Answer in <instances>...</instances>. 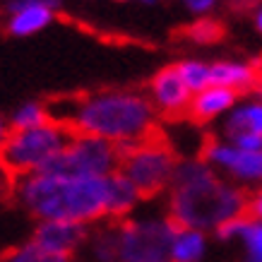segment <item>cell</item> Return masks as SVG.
I'll use <instances>...</instances> for the list:
<instances>
[{
  "mask_svg": "<svg viewBox=\"0 0 262 262\" xmlns=\"http://www.w3.org/2000/svg\"><path fill=\"white\" fill-rule=\"evenodd\" d=\"M65 140H72L56 123L39 127H12L0 142V166L8 173L10 183L29 173H36L51 157L65 149Z\"/></svg>",
  "mask_w": 262,
  "mask_h": 262,
  "instance_id": "5",
  "label": "cell"
},
{
  "mask_svg": "<svg viewBox=\"0 0 262 262\" xmlns=\"http://www.w3.org/2000/svg\"><path fill=\"white\" fill-rule=\"evenodd\" d=\"M238 149H246V151H262V135L257 133H246V135H238L233 137Z\"/></svg>",
  "mask_w": 262,
  "mask_h": 262,
  "instance_id": "22",
  "label": "cell"
},
{
  "mask_svg": "<svg viewBox=\"0 0 262 262\" xmlns=\"http://www.w3.org/2000/svg\"><path fill=\"white\" fill-rule=\"evenodd\" d=\"M10 10L15 12L12 22H10V32L17 36H27L43 29L51 22V5H46V0H17L10 5Z\"/></svg>",
  "mask_w": 262,
  "mask_h": 262,
  "instance_id": "11",
  "label": "cell"
},
{
  "mask_svg": "<svg viewBox=\"0 0 262 262\" xmlns=\"http://www.w3.org/2000/svg\"><path fill=\"white\" fill-rule=\"evenodd\" d=\"M0 135H3V125H0Z\"/></svg>",
  "mask_w": 262,
  "mask_h": 262,
  "instance_id": "27",
  "label": "cell"
},
{
  "mask_svg": "<svg viewBox=\"0 0 262 262\" xmlns=\"http://www.w3.org/2000/svg\"><path fill=\"white\" fill-rule=\"evenodd\" d=\"M178 72H181L185 87L190 92H205L209 84H212V77H209V68H205L202 63H181L178 65Z\"/></svg>",
  "mask_w": 262,
  "mask_h": 262,
  "instance_id": "18",
  "label": "cell"
},
{
  "mask_svg": "<svg viewBox=\"0 0 262 262\" xmlns=\"http://www.w3.org/2000/svg\"><path fill=\"white\" fill-rule=\"evenodd\" d=\"M120 260L123 262H166L178 231L166 222H118Z\"/></svg>",
  "mask_w": 262,
  "mask_h": 262,
  "instance_id": "7",
  "label": "cell"
},
{
  "mask_svg": "<svg viewBox=\"0 0 262 262\" xmlns=\"http://www.w3.org/2000/svg\"><path fill=\"white\" fill-rule=\"evenodd\" d=\"M185 5L192 10V12H205L214 5V0H185Z\"/></svg>",
  "mask_w": 262,
  "mask_h": 262,
  "instance_id": "23",
  "label": "cell"
},
{
  "mask_svg": "<svg viewBox=\"0 0 262 262\" xmlns=\"http://www.w3.org/2000/svg\"><path fill=\"white\" fill-rule=\"evenodd\" d=\"M216 159L233 173L243 176V178H260L262 176V151H246V149H231L219 144L212 135L205 137L202 151H200V161Z\"/></svg>",
  "mask_w": 262,
  "mask_h": 262,
  "instance_id": "9",
  "label": "cell"
},
{
  "mask_svg": "<svg viewBox=\"0 0 262 262\" xmlns=\"http://www.w3.org/2000/svg\"><path fill=\"white\" fill-rule=\"evenodd\" d=\"M151 92L154 99L159 103L161 116L166 120H183L188 118V108H190V89L185 87L178 65L173 68H164V70L151 80Z\"/></svg>",
  "mask_w": 262,
  "mask_h": 262,
  "instance_id": "8",
  "label": "cell"
},
{
  "mask_svg": "<svg viewBox=\"0 0 262 262\" xmlns=\"http://www.w3.org/2000/svg\"><path fill=\"white\" fill-rule=\"evenodd\" d=\"M48 123H53V120L48 118V113L43 111L41 106L29 103V106L19 108V113H17L15 120H12V127L24 130V127H39V125H48Z\"/></svg>",
  "mask_w": 262,
  "mask_h": 262,
  "instance_id": "19",
  "label": "cell"
},
{
  "mask_svg": "<svg viewBox=\"0 0 262 262\" xmlns=\"http://www.w3.org/2000/svg\"><path fill=\"white\" fill-rule=\"evenodd\" d=\"M248 212H250V216H253V219H262V195H257V198L250 202Z\"/></svg>",
  "mask_w": 262,
  "mask_h": 262,
  "instance_id": "24",
  "label": "cell"
},
{
  "mask_svg": "<svg viewBox=\"0 0 262 262\" xmlns=\"http://www.w3.org/2000/svg\"><path fill=\"white\" fill-rule=\"evenodd\" d=\"M118 164L116 144L99 137H77L63 151L43 164L36 173L60 178H99Z\"/></svg>",
  "mask_w": 262,
  "mask_h": 262,
  "instance_id": "6",
  "label": "cell"
},
{
  "mask_svg": "<svg viewBox=\"0 0 262 262\" xmlns=\"http://www.w3.org/2000/svg\"><path fill=\"white\" fill-rule=\"evenodd\" d=\"M185 36H190V39L200 41V43H212V41L222 39L224 29H222V24L205 19V22H198V24H192V27H188V29H185Z\"/></svg>",
  "mask_w": 262,
  "mask_h": 262,
  "instance_id": "20",
  "label": "cell"
},
{
  "mask_svg": "<svg viewBox=\"0 0 262 262\" xmlns=\"http://www.w3.org/2000/svg\"><path fill=\"white\" fill-rule=\"evenodd\" d=\"M248 250H250V262H262V226L260 224H250L246 229Z\"/></svg>",
  "mask_w": 262,
  "mask_h": 262,
  "instance_id": "21",
  "label": "cell"
},
{
  "mask_svg": "<svg viewBox=\"0 0 262 262\" xmlns=\"http://www.w3.org/2000/svg\"><path fill=\"white\" fill-rule=\"evenodd\" d=\"M84 238V226L77 222H46L34 233V246L46 253L68 255Z\"/></svg>",
  "mask_w": 262,
  "mask_h": 262,
  "instance_id": "10",
  "label": "cell"
},
{
  "mask_svg": "<svg viewBox=\"0 0 262 262\" xmlns=\"http://www.w3.org/2000/svg\"><path fill=\"white\" fill-rule=\"evenodd\" d=\"M233 99H236V94L231 89H224V87L205 89V92H200L192 99L190 108H188V118L192 123H207L209 118H214L216 113L229 108L231 103H233Z\"/></svg>",
  "mask_w": 262,
  "mask_h": 262,
  "instance_id": "13",
  "label": "cell"
},
{
  "mask_svg": "<svg viewBox=\"0 0 262 262\" xmlns=\"http://www.w3.org/2000/svg\"><path fill=\"white\" fill-rule=\"evenodd\" d=\"M248 198L241 190L226 188L205 166V161H188L176 166L168 224L176 231L222 226L233 216L250 214Z\"/></svg>",
  "mask_w": 262,
  "mask_h": 262,
  "instance_id": "2",
  "label": "cell"
},
{
  "mask_svg": "<svg viewBox=\"0 0 262 262\" xmlns=\"http://www.w3.org/2000/svg\"><path fill=\"white\" fill-rule=\"evenodd\" d=\"M209 77H212V87L231 89L233 94H243L257 87V72L255 68H243V65H231L219 63L209 68Z\"/></svg>",
  "mask_w": 262,
  "mask_h": 262,
  "instance_id": "12",
  "label": "cell"
},
{
  "mask_svg": "<svg viewBox=\"0 0 262 262\" xmlns=\"http://www.w3.org/2000/svg\"><path fill=\"white\" fill-rule=\"evenodd\" d=\"M257 27H260V32H262V10H260V15H257Z\"/></svg>",
  "mask_w": 262,
  "mask_h": 262,
  "instance_id": "26",
  "label": "cell"
},
{
  "mask_svg": "<svg viewBox=\"0 0 262 262\" xmlns=\"http://www.w3.org/2000/svg\"><path fill=\"white\" fill-rule=\"evenodd\" d=\"M0 262H68V255H56V253H46L39 246H29L24 248H15L8 253L0 255Z\"/></svg>",
  "mask_w": 262,
  "mask_h": 262,
  "instance_id": "17",
  "label": "cell"
},
{
  "mask_svg": "<svg viewBox=\"0 0 262 262\" xmlns=\"http://www.w3.org/2000/svg\"><path fill=\"white\" fill-rule=\"evenodd\" d=\"M140 198L135 190V185L127 181L125 176L120 173H111L108 176V214L106 216H111L113 222L118 224L123 222V216L133 209V205H135V200Z\"/></svg>",
  "mask_w": 262,
  "mask_h": 262,
  "instance_id": "14",
  "label": "cell"
},
{
  "mask_svg": "<svg viewBox=\"0 0 262 262\" xmlns=\"http://www.w3.org/2000/svg\"><path fill=\"white\" fill-rule=\"evenodd\" d=\"M116 144L120 173L135 185L142 200H151L159 195L176 173V151L168 144V137L159 125L149 127L142 137L125 140Z\"/></svg>",
  "mask_w": 262,
  "mask_h": 262,
  "instance_id": "4",
  "label": "cell"
},
{
  "mask_svg": "<svg viewBox=\"0 0 262 262\" xmlns=\"http://www.w3.org/2000/svg\"><path fill=\"white\" fill-rule=\"evenodd\" d=\"M246 133H257L262 135V106H248L243 111L233 113V118L229 120V135L238 137Z\"/></svg>",
  "mask_w": 262,
  "mask_h": 262,
  "instance_id": "16",
  "label": "cell"
},
{
  "mask_svg": "<svg viewBox=\"0 0 262 262\" xmlns=\"http://www.w3.org/2000/svg\"><path fill=\"white\" fill-rule=\"evenodd\" d=\"M202 248H205V238L200 236L198 231H192V229L178 231L173 238L171 257L176 262H195L202 255Z\"/></svg>",
  "mask_w": 262,
  "mask_h": 262,
  "instance_id": "15",
  "label": "cell"
},
{
  "mask_svg": "<svg viewBox=\"0 0 262 262\" xmlns=\"http://www.w3.org/2000/svg\"><path fill=\"white\" fill-rule=\"evenodd\" d=\"M22 200L46 222H94L108 214V178L34 173L22 183Z\"/></svg>",
  "mask_w": 262,
  "mask_h": 262,
  "instance_id": "3",
  "label": "cell"
},
{
  "mask_svg": "<svg viewBox=\"0 0 262 262\" xmlns=\"http://www.w3.org/2000/svg\"><path fill=\"white\" fill-rule=\"evenodd\" d=\"M253 68H255V72H257V89L262 92V60L257 65H253Z\"/></svg>",
  "mask_w": 262,
  "mask_h": 262,
  "instance_id": "25",
  "label": "cell"
},
{
  "mask_svg": "<svg viewBox=\"0 0 262 262\" xmlns=\"http://www.w3.org/2000/svg\"><path fill=\"white\" fill-rule=\"evenodd\" d=\"M48 118L58 127L77 137H99L125 142L142 137L154 127V106L142 94L133 92H99L75 94L48 101Z\"/></svg>",
  "mask_w": 262,
  "mask_h": 262,
  "instance_id": "1",
  "label": "cell"
}]
</instances>
